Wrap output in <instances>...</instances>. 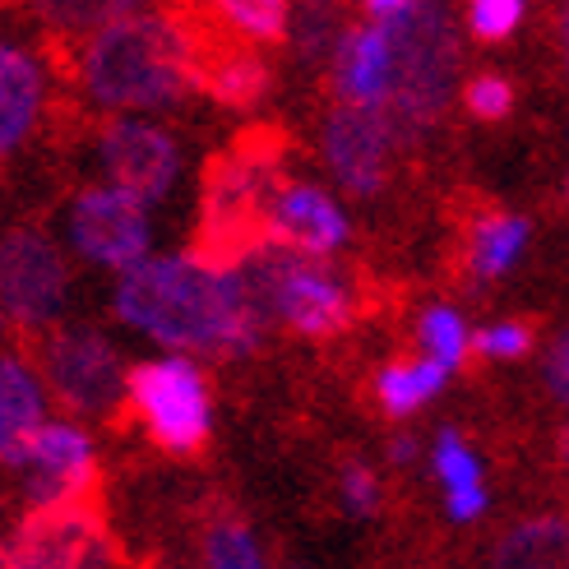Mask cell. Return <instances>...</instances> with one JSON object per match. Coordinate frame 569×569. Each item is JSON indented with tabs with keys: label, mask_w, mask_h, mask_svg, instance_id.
Returning a JSON list of instances; mask_svg holds the SVG:
<instances>
[{
	"label": "cell",
	"mask_w": 569,
	"mask_h": 569,
	"mask_svg": "<svg viewBox=\"0 0 569 569\" xmlns=\"http://www.w3.org/2000/svg\"><path fill=\"white\" fill-rule=\"evenodd\" d=\"M98 162L102 186L139 199L144 209L162 204L181 177V149L149 117H111L98 134Z\"/></svg>",
	"instance_id": "30bf717a"
},
{
	"label": "cell",
	"mask_w": 569,
	"mask_h": 569,
	"mask_svg": "<svg viewBox=\"0 0 569 569\" xmlns=\"http://www.w3.org/2000/svg\"><path fill=\"white\" fill-rule=\"evenodd\" d=\"M547 385H551V393L560 398V403L569 408V329L556 338V348L547 357Z\"/></svg>",
	"instance_id": "f1b7e54d"
},
{
	"label": "cell",
	"mask_w": 569,
	"mask_h": 569,
	"mask_svg": "<svg viewBox=\"0 0 569 569\" xmlns=\"http://www.w3.org/2000/svg\"><path fill=\"white\" fill-rule=\"evenodd\" d=\"M66 237L89 264L126 273L153 254V218L139 199L111 186H83L66 209Z\"/></svg>",
	"instance_id": "9c48e42d"
},
{
	"label": "cell",
	"mask_w": 569,
	"mask_h": 569,
	"mask_svg": "<svg viewBox=\"0 0 569 569\" xmlns=\"http://www.w3.org/2000/svg\"><path fill=\"white\" fill-rule=\"evenodd\" d=\"M463 102H468L472 117L500 121V117H509V107H515V89H509V79H500V74H477V79L468 83Z\"/></svg>",
	"instance_id": "4316f807"
},
{
	"label": "cell",
	"mask_w": 569,
	"mask_h": 569,
	"mask_svg": "<svg viewBox=\"0 0 569 569\" xmlns=\"http://www.w3.org/2000/svg\"><path fill=\"white\" fill-rule=\"evenodd\" d=\"M23 491L28 505L42 509V505H74L89 496V487L98 481V449L93 436L83 431L79 421H61V417H47L42 431L33 436L23 453Z\"/></svg>",
	"instance_id": "8fae6325"
},
{
	"label": "cell",
	"mask_w": 569,
	"mask_h": 569,
	"mask_svg": "<svg viewBox=\"0 0 569 569\" xmlns=\"http://www.w3.org/2000/svg\"><path fill=\"white\" fill-rule=\"evenodd\" d=\"M333 83L343 107H361V111H385L393 102L398 89V56H393V38L380 23H357L348 28L333 47Z\"/></svg>",
	"instance_id": "5bb4252c"
},
{
	"label": "cell",
	"mask_w": 569,
	"mask_h": 569,
	"mask_svg": "<svg viewBox=\"0 0 569 569\" xmlns=\"http://www.w3.org/2000/svg\"><path fill=\"white\" fill-rule=\"evenodd\" d=\"M126 403L144 421L153 445L194 453L213 431L209 380L190 357H153L126 371Z\"/></svg>",
	"instance_id": "8992f818"
},
{
	"label": "cell",
	"mask_w": 569,
	"mask_h": 569,
	"mask_svg": "<svg viewBox=\"0 0 569 569\" xmlns=\"http://www.w3.org/2000/svg\"><path fill=\"white\" fill-rule=\"evenodd\" d=\"M47 66L33 47L0 33V158L19 153L47 111Z\"/></svg>",
	"instance_id": "9a60e30c"
},
{
	"label": "cell",
	"mask_w": 569,
	"mask_h": 569,
	"mask_svg": "<svg viewBox=\"0 0 569 569\" xmlns=\"http://www.w3.org/2000/svg\"><path fill=\"white\" fill-rule=\"evenodd\" d=\"M523 23V0H472L468 28L481 42H500Z\"/></svg>",
	"instance_id": "d4e9b609"
},
{
	"label": "cell",
	"mask_w": 569,
	"mask_h": 569,
	"mask_svg": "<svg viewBox=\"0 0 569 569\" xmlns=\"http://www.w3.org/2000/svg\"><path fill=\"white\" fill-rule=\"evenodd\" d=\"M565 199H569V181H565Z\"/></svg>",
	"instance_id": "836d02e7"
},
{
	"label": "cell",
	"mask_w": 569,
	"mask_h": 569,
	"mask_svg": "<svg viewBox=\"0 0 569 569\" xmlns=\"http://www.w3.org/2000/svg\"><path fill=\"white\" fill-rule=\"evenodd\" d=\"M491 569H569V519L519 523L491 556Z\"/></svg>",
	"instance_id": "ac0fdd59"
},
{
	"label": "cell",
	"mask_w": 569,
	"mask_h": 569,
	"mask_svg": "<svg viewBox=\"0 0 569 569\" xmlns=\"http://www.w3.org/2000/svg\"><path fill=\"white\" fill-rule=\"evenodd\" d=\"M0 569H121L117 542L83 500L42 505L0 542Z\"/></svg>",
	"instance_id": "ba28073f"
},
{
	"label": "cell",
	"mask_w": 569,
	"mask_h": 569,
	"mask_svg": "<svg viewBox=\"0 0 569 569\" xmlns=\"http://www.w3.org/2000/svg\"><path fill=\"white\" fill-rule=\"evenodd\" d=\"M417 338H421V348H426V361L445 366V371L463 366V357L472 352V333H468L459 310H449V306H431V310H426L421 325H417Z\"/></svg>",
	"instance_id": "7402d4cb"
},
{
	"label": "cell",
	"mask_w": 569,
	"mask_h": 569,
	"mask_svg": "<svg viewBox=\"0 0 569 569\" xmlns=\"http://www.w3.org/2000/svg\"><path fill=\"white\" fill-rule=\"evenodd\" d=\"M260 218H264L269 246H288L297 254H316V260H329V254L338 246H348V237H352L343 204L310 181H288V186L264 190Z\"/></svg>",
	"instance_id": "7c38bea8"
},
{
	"label": "cell",
	"mask_w": 569,
	"mask_h": 569,
	"mask_svg": "<svg viewBox=\"0 0 569 569\" xmlns=\"http://www.w3.org/2000/svg\"><path fill=\"white\" fill-rule=\"evenodd\" d=\"M194 51L199 42L181 19L121 10L89 38H79L74 79L93 107L117 117H144V111L177 107L194 89Z\"/></svg>",
	"instance_id": "7a4b0ae2"
},
{
	"label": "cell",
	"mask_w": 569,
	"mask_h": 569,
	"mask_svg": "<svg viewBox=\"0 0 569 569\" xmlns=\"http://www.w3.org/2000/svg\"><path fill=\"white\" fill-rule=\"evenodd\" d=\"M560 453H565V463H569V426H565V436H560Z\"/></svg>",
	"instance_id": "d6a6232c"
},
{
	"label": "cell",
	"mask_w": 569,
	"mask_h": 569,
	"mask_svg": "<svg viewBox=\"0 0 569 569\" xmlns=\"http://www.w3.org/2000/svg\"><path fill=\"white\" fill-rule=\"evenodd\" d=\"M389 153H393V126L385 111H361V107H333L325 121V162L338 177V186L352 194H376L389 177Z\"/></svg>",
	"instance_id": "4fadbf2b"
},
{
	"label": "cell",
	"mask_w": 569,
	"mask_h": 569,
	"mask_svg": "<svg viewBox=\"0 0 569 569\" xmlns=\"http://www.w3.org/2000/svg\"><path fill=\"white\" fill-rule=\"evenodd\" d=\"M445 380H449L445 366L426 361V357H417V361H393V366H385V371L376 376V398H380L385 412L408 417V412H417L421 403H431V398L445 389Z\"/></svg>",
	"instance_id": "44dd1931"
},
{
	"label": "cell",
	"mask_w": 569,
	"mask_h": 569,
	"mask_svg": "<svg viewBox=\"0 0 569 569\" xmlns=\"http://www.w3.org/2000/svg\"><path fill=\"white\" fill-rule=\"evenodd\" d=\"M528 237H532L528 218H515V213H487V218L472 227V269H477L481 278H500V273H509V269L523 260Z\"/></svg>",
	"instance_id": "ffe728a7"
},
{
	"label": "cell",
	"mask_w": 569,
	"mask_h": 569,
	"mask_svg": "<svg viewBox=\"0 0 569 569\" xmlns=\"http://www.w3.org/2000/svg\"><path fill=\"white\" fill-rule=\"evenodd\" d=\"M111 310L126 329L172 348V357H246L264 338V316L237 264H213L204 254L139 260L117 278Z\"/></svg>",
	"instance_id": "6da1fadb"
},
{
	"label": "cell",
	"mask_w": 569,
	"mask_h": 569,
	"mask_svg": "<svg viewBox=\"0 0 569 569\" xmlns=\"http://www.w3.org/2000/svg\"><path fill=\"white\" fill-rule=\"evenodd\" d=\"M70 297L66 250L38 222H14L0 232V310L10 329L47 333L61 325Z\"/></svg>",
	"instance_id": "52a82bcc"
},
{
	"label": "cell",
	"mask_w": 569,
	"mask_h": 569,
	"mask_svg": "<svg viewBox=\"0 0 569 569\" xmlns=\"http://www.w3.org/2000/svg\"><path fill=\"white\" fill-rule=\"evenodd\" d=\"M10 343V320H6V310H0V348Z\"/></svg>",
	"instance_id": "1f68e13d"
},
{
	"label": "cell",
	"mask_w": 569,
	"mask_h": 569,
	"mask_svg": "<svg viewBox=\"0 0 569 569\" xmlns=\"http://www.w3.org/2000/svg\"><path fill=\"white\" fill-rule=\"evenodd\" d=\"M371 23H380L393 38L398 56V89L393 117L398 121H431L449 102L453 89V23L440 6H417V0H371L366 6Z\"/></svg>",
	"instance_id": "277c9868"
},
{
	"label": "cell",
	"mask_w": 569,
	"mask_h": 569,
	"mask_svg": "<svg viewBox=\"0 0 569 569\" xmlns=\"http://www.w3.org/2000/svg\"><path fill=\"white\" fill-rule=\"evenodd\" d=\"M38 376L47 398L74 417H111L126 403V361L93 325H56L38 338Z\"/></svg>",
	"instance_id": "5b68a950"
},
{
	"label": "cell",
	"mask_w": 569,
	"mask_h": 569,
	"mask_svg": "<svg viewBox=\"0 0 569 569\" xmlns=\"http://www.w3.org/2000/svg\"><path fill=\"white\" fill-rule=\"evenodd\" d=\"M389 453H393V463H412V453H417V440H412V436H398V440L389 445Z\"/></svg>",
	"instance_id": "f546056e"
},
{
	"label": "cell",
	"mask_w": 569,
	"mask_h": 569,
	"mask_svg": "<svg viewBox=\"0 0 569 569\" xmlns=\"http://www.w3.org/2000/svg\"><path fill=\"white\" fill-rule=\"evenodd\" d=\"M560 51H565V74H569V6L560 10Z\"/></svg>",
	"instance_id": "4dcf8cb0"
},
{
	"label": "cell",
	"mask_w": 569,
	"mask_h": 569,
	"mask_svg": "<svg viewBox=\"0 0 569 569\" xmlns=\"http://www.w3.org/2000/svg\"><path fill=\"white\" fill-rule=\"evenodd\" d=\"M204 569H269V565H264V551L246 523L222 519L204 537Z\"/></svg>",
	"instance_id": "603a6c76"
},
{
	"label": "cell",
	"mask_w": 569,
	"mask_h": 569,
	"mask_svg": "<svg viewBox=\"0 0 569 569\" xmlns=\"http://www.w3.org/2000/svg\"><path fill=\"white\" fill-rule=\"evenodd\" d=\"M269 70L260 56L250 51H222V56H199L194 51V89H209L227 107H246L264 93Z\"/></svg>",
	"instance_id": "d6986e66"
},
{
	"label": "cell",
	"mask_w": 569,
	"mask_h": 569,
	"mask_svg": "<svg viewBox=\"0 0 569 569\" xmlns=\"http://www.w3.org/2000/svg\"><path fill=\"white\" fill-rule=\"evenodd\" d=\"M218 19L246 42H273L288 33V6H278V0H222Z\"/></svg>",
	"instance_id": "cb8c5ba5"
},
{
	"label": "cell",
	"mask_w": 569,
	"mask_h": 569,
	"mask_svg": "<svg viewBox=\"0 0 569 569\" xmlns=\"http://www.w3.org/2000/svg\"><path fill=\"white\" fill-rule=\"evenodd\" d=\"M47 417V385L38 366L19 352H0V463L19 472Z\"/></svg>",
	"instance_id": "2e32d148"
},
{
	"label": "cell",
	"mask_w": 569,
	"mask_h": 569,
	"mask_svg": "<svg viewBox=\"0 0 569 569\" xmlns=\"http://www.w3.org/2000/svg\"><path fill=\"white\" fill-rule=\"evenodd\" d=\"M338 491H343V505H348V515H376V505H380V481L371 468H361V463H348L343 477H338Z\"/></svg>",
	"instance_id": "83f0119b"
},
{
	"label": "cell",
	"mask_w": 569,
	"mask_h": 569,
	"mask_svg": "<svg viewBox=\"0 0 569 569\" xmlns=\"http://www.w3.org/2000/svg\"><path fill=\"white\" fill-rule=\"evenodd\" d=\"M237 273L246 278L260 316L282 320L301 338H329L357 310L352 282L343 278V269L316 260V254H297L288 246H269V241L250 246Z\"/></svg>",
	"instance_id": "3957f363"
},
{
	"label": "cell",
	"mask_w": 569,
	"mask_h": 569,
	"mask_svg": "<svg viewBox=\"0 0 569 569\" xmlns=\"http://www.w3.org/2000/svg\"><path fill=\"white\" fill-rule=\"evenodd\" d=\"M436 477L445 481V500H449V519L472 523L487 515V481H481V459L459 431H440L436 436Z\"/></svg>",
	"instance_id": "e0dca14e"
},
{
	"label": "cell",
	"mask_w": 569,
	"mask_h": 569,
	"mask_svg": "<svg viewBox=\"0 0 569 569\" xmlns=\"http://www.w3.org/2000/svg\"><path fill=\"white\" fill-rule=\"evenodd\" d=\"M472 348H477L481 357L515 361V357H523V352L532 348V329L519 325V320H496V325H487V329L472 338Z\"/></svg>",
	"instance_id": "484cf974"
}]
</instances>
